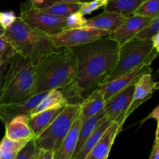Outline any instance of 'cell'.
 <instances>
[{
  "instance_id": "7a4b0ae2",
  "label": "cell",
  "mask_w": 159,
  "mask_h": 159,
  "mask_svg": "<svg viewBox=\"0 0 159 159\" xmlns=\"http://www.w3.org/2000/svg\"><path fill=\"white\" fill-rule=\"evenodd\" d=\"M76 57L71 48H58L37 65L34 94L66 87L76 73Z\"/></svg>"
},
{
  "instance_id": "d4e9b609",
  "label": "cell",
  "mask_w": 159,
  "mask_h": 159,
  "mask_svg": "<svg viewBox=\"0 0 159 159\" xmlns=\"http://www.w3.org/2000/svg\"><path fill=\"white\" fill-rule=\"evenodd\" d=\"M134 14L151 18L159 16V0H146L135 10Z\"/></svg>"
},
{
  "instance_id": "60d3db41",
  "label": "cell",
  "mask_w": 159,
  "mask_h": 159,
  "mask_svg": "<svg viewBox=\"0 0 159 159\" xmlns=\"http://www.w3.org/2000/svg\"><path fill=\"white\" fill-rule=\"evenodd\" d=\"M5 31H6V30H5L4 28L1 26V24H0V35H4Z\"/></svg>"
},
{
  "instance_id": "44dd1931",
  "label": "cell",
  "mask_w": 159,
  "mask_h": 159,
  "mask_svg": "<svg viewBox=\"0 0 159 159\" xmlns=\"http://www.w3.org/2000/svg\"><path fill=\"white\" fill-rule=\"evenodd\" d=\"M67 101L60 89H54L48 92L46 96L41 100L40 103L33 109L30 115L39 113L48 109L66 106Z\"/></svg>"
},
{
  "instance_id": "4dcf8cb0",
  "label": "cell",
  "mask_w": 159,
  "mask_h": 159,
  "mask_svg": "<svg viewBox=\"0 0 159 159\" xmlns=\"http://www.w3.org/2000/svg\"><path fill=\"white\" fill-rule=\"evenodd\" d=\"M15 53L13 48L4 35H0V59L4 62H9Z\"/></svg>"
},
{
  "instance_id": "ffe728a7",
  "label": "cell",
  "mask_w": 159,
  "mask_h": 159,
  "mask_svg": "<svg viewBox=\"0 0 159 159\" xmlns=\"http://www.w3.org/2000/svg\"><path fill=\"white\" fill-rule=\"evenodd\" d=\"M107 119V116H106L105 112L102 110L100 112H99L98 114H96V115H93V116L90 117V118H87V119L84 120V121L82 122V125H81L80 130H79L77 145H76L75 150V152L74 154H73L72 159H74V157L77 155V154L79 152L81 148L82 147V146H83V144L85 143V142L86 141L87 139L89 138V137L94 132L95 129H96L101 123H102Z\"/></svg>"
},
{
  "instance_id": "f1b7e54d",
  "label": "cell",
  "mask_w": 159,
  "mask_h": 159,
  "mask_svg": "<svg viewBox=\"0 0 159 159\" xmlns=\"http://www.w3.org/2000/svg\"><path fill=\"white\" fill-rule=\"evenodd\" d=\"M65 20L67 30H68L85 27L87 19H85V16L82 15L79 12H76L65 17Z\"/></svg>"
},
{
  "instance_id": "8d00e7d4",
  "label": "cell",
  "mask_w": 159,
  "mask_h": 159,
  "mask_svg": "<svg viewBox=\"0 0 159 159\" xmlns=\"http://www.w3.org/2000/svg\"><path fill=\"white\" fill-rule=\"evenodd\" d=\"M149 118H154V119L156 120L157 123L158 124L159 123V106L158 105L156 106L155 108L153 109V111H152V112H151V113L149 114L145 118H144V119L141 121V123H144V122L148 120Z\"/></svg>"
},
{
  "instance_id": "f35d334b",
  "label": "cell",
  "mask_w": 159,
  "mask_h": 159,
  "mask_svg": "<svg viewBox=\"0 0 159 159\" xmlns=\"http://www.w3.org/2000/svg\"><path fill=\"white\" fill-rule=\"evenodd\" d=\"M17 152H6L0 157V159H14Z\"/></svg>"
},
{
  "instance_id": "83f0119b",
  "label": "cell",
  "mask_w": 159,
  "mask_h": 159,
  "mask_svg": "<svg viewBox=\"0 0 159 159\" xmlns=\"http://www.w3.org/2000/svg\"><path fill=\"white\" fill-rule=\"evenodd\" d=\"M38 150L39 148L37 147L34 143V139H32L17 151L14 159H32Z\"/></svg>"
},
{
  "instance_id": "8992f818",
  "label": "cell",
  "mask_w": 159,
  "mask_h": 159,
  "mask_svg": "<svg viewBox=\"0 0 159 159\" xmlns=\"http://www.w3.org/2000/svg\"><path fill=\"white\" fill-rule=\"evenodd\" d=\"M80 105H66L55 119L41 133L34 138L37 147L55 152L79 116Z\"/></svg>"
},
{
  "instance_id": "b9f144b4",
  "label": "cell",
  "mask_w": 159,
  "mask_h": 159,
  "mask_svg": "<svg viewBox=\"0 0 159 159\" xmlns=\"http://www.w3.org/2000/svg\"><path fill=\"white\" fill-rule=\"evenodd\" d=\"M39 150H40V149H39ZM39 150H38V151H37V154H36V155H35V156H34V157H33V158H32V159H37V155H38V152H39Z\"/></svg>"
},
{
  "instance_id": "6da1fadb",
  "label": "cell",
  "mask_w": 159,
  "mask_h": 159,
  "mask_svg": "<svg viewBox=\"0 0 159 159\" xmlns=\"http://www.w3.org/2000/svg\"><path fill=\"white\" fill-rule=\"evenodd\" d=\"M119 48L108 36L71 47L77 63L75 76L68 85L60 89L68 105H81L103 84L117 62Z\"/></svg>"
},
{
  "instance_id": "836d02e7",
  "label": "cell",
  "mask_w": 159,
  "mask_h": 159,
  "mask_svg": "<svg viewBox=\"0 0 159 159\" xmlns=\"http://www.w3.org/2000/svg\"><path fill=\"white\" fill-rule=\"evenodd\" d=\"M93 1V0H45L43 4L40 6V8L46 7V6H50L51 4H54L56 2H69V3H79V4H82V3L88 2Z\"/></svg>"
},
{
  "instance_id": "e575fe53",
  "label": "cell",
  "mask_w": 159,
  "mask_h": 159,
  "mask_svg": "<svg viewBox=\"0 0 159 159\" xmlns=\"http://www.w3.org/2000/svg\"><path fill=\"white\" fill-rule=\"evenodd\" d=\"M150 159H159V138H158V124L157 125L156 132H155V144L152 148Z\"/></svg>"
},
{
  "instance_id": "2e32d148",
  "label": "cell",
  "mask_w": 159,
  "mask_h": 159,
  "mask_svg": "<svg viewBox=\"0 0 159 159\" xmlns=\"http://www.w3.org/2000/svg\"><path fill=\"white\" fill-rule=\"evenodd\" d=\"M125 19V17L117 12L104 10L96 17L87 19L85 26L113 32Z\"/></svg>"
},
{
  "instance_id": "ba28073f",
  "label": "cell",
  "mask_w": 159,
  "mask_h": 159,
  "mask_svg": "<svg viewBox=\"0 0 159 159\" xmlns=\"http://www.w3.org/2000/svg\"><path fill=\"white\" fill-rule=\"evenodd\" d=\"M111 32L92 27L75 28L61 31L51 36L53 43L57 48H71L85 45L109 36Z\"/></svg>"
},
{
  "instance_id": "277c9868",
  "label": "cell",
  "mask_w": 159,
  "mask_h": 159,
  "mask_svg": "<svg viewBox=\"0 0 159 159\" xmlns=\"http://www.w3.org/2000/svg\"><path fill=\"white\" fill-rule=\"evenodd\" d=\"M4 36L16 53L30 59L35 65L58 48L51 36L29 26L20 17L6 28Z\"/></svg>"
},
{
  "instance_id": "3957f363",
  "label": "cell",
  "mask_w": 159,
  "mask_h": 159,
  "mask_svg": "<svg viewBox=\"0 0 159 159\" xmlns=\"http://www.w3.org/2000/svg\"><path fill=\"white\" fill-rule=\"evenodd\" d=\"M37 82V65L30 59L14 53L4 76L0 104L20 103L34 96Z\"/></svg>"
},
{
  "instance_id": "4fadbf2b",
  "label": "cell",
  "mask_w": 159,
  "mask_h": 159,
  "mask_svg": "<svg viewBox=\"0 0 159 159\" xmlns=\"http://www.w3.org/2000/svg\"><path fill=\"white\" fill-rule=\"evenodd\" d=\"M48 91L37 94L29 99L20 103L9 104H0V119L4 124L18 115H30L36 106L46 96Z\"/></svg>"
},
{
  "instance_id": "52a82bcc",
  "label": "cell",
  "mask_w": 159,
  "mask_h": 159,
  "mask_svg": "<svg viewBox=\"0 0 159 159\" xmlns=\"http://www.w3.org/2000/svg\"><path fill=\"white\" fill-rule=\"evenodd\" d=\"M20 18L30 27L51 36L67 30L66 20L42 11L30 0L22 3Z\"/></svg>"
},
{
  "instance_id": "cb8c5ba5",
  "label": "cell",
  "mask_w": 159,
  "mask_h": 159,
  "mask_svg": "<svg viewBox=\"0 0 159 159\" xmlns=\"http://www.w3.org/2000/svg\"><path fill=\"white\" fill-rule=\"evenodd\" d=\"M82 4L69 2H56L46 7L40 8L42 11L59 17H68L74 12H79Z\"/></svg>"
},
{
  "instance_id": "ab89813d",
  "label": "cell",
  "mask_w": 159,
  "mask_h": 159,
  "mask_svg": "<svg viewBox=\"0 0 159 159\" xmlns=\"http://www.w3.org/2000/svg\"><path fill=\"white\" fill-rule=\"evenodd\" d=\"M32 4H34V6H36L37 7L40 8L42 5L43 4V2H45V0H30Z\"/></svg>"
},
{
  "instance_id": "d590c367",
  "label": "cell",
  "mask_w": 159,
  "mask_h": 159,
  "mask_svg": "<svg viewBox=\"0 0 159 159\" xmlns=\"http://www.w3.org/2000/svg\"><path fill=\"white\" fill-rule=\"evenodd\" d=\"M37 159H54V152L40 149L37 155Z\"/></svg>"
},
{
  "instance_id": "7bdbcfd3",
  "label": "cell",
  "mask_w": 159,
  "mask_h": 159,
  "mask_svg": "<svg viewBox=\"0 0 159 159\" xmlns=\"http://www.w3.org/2000/svg\"><path fill=\"white\" fill-rule=\"evenodd\" d=\"M105 159H108V158H105Z\"/></svg>"
},
{
  "instance_id": "8fae6325",
  "label": "cell",
  "mask_w": 159,
  "mask_h": 159,
  "mask_svg": "<svg viewBox=\"0 0 159 159\" xmlns=\"http://www.w3.org/2000/svg\"><path fill=\"white\" fill-rule=\"evenodd\" d=\"M152 19L153 18L151 17L133 14L126 18L125 20L115 31L111 32L108 37L115 41L119 46H121L130 39L136 37L137 34L143 28L145 27L152 21Z\"/></svg>"
},
{
  "instance_id": "f546056e",
  "label": "cell",
  "mask_w": 159,
  "mask_h": 159,
  "mask_svg": "<svg viewBox=\"0 0 159 159\" xmlns=\"http://www.w3.org/2000/svg\"><path fill=\"white\" fill-rule=\"evenodd\" d=\"M107 2L108 0H93L88 2L82 3L79 12L83 16L88 15L100 8L104 9V7L107 6Z\"/></svg>"
},
{
  "instance_id": "9a60e30c",
  "label": "cell",
  "mask_w": 159,
  "mask_h": 159,
  "mask_svg": "<svg viewBox=\"0 0 159 159\" xmlns=\"http://www.w3.org/2000/svg\"><path fill=\"white\" fill-rule=\"evenodd\" d=\"M28 118L29 115H18L6 123L5 136L14 141L30 140L35 138V135L28 125Z\"/></svg>"
},
{
  "instance_id": "e0dca14e",
  "label": "cell",
  "mask_w": 159,
  "mask_h": 159,
  "mask_svg": "<svg viewBox=\"0 0 159 159\" xmlns=\"http://www.w3.org/2000/svg\"><path fill=\"white\" fill-rule=\"evenodd\" d=\"M82 123V122L78 116L62 140L61 146L54 152V159H72L73 154L77 145Z\"/></svg>"
},
{
  "instance_id": "d6986e66",
  "label": "cell",
  "mask_w": 159,
  "mask_h": 159,
  "mask_svg": "<svg viewBox=\"0 0 159 159\" xmlns=\"http://www.w3.org/2000/svg\"><path fill=\"white\" fill-rule=\"evenodd\" d=\"M105 99L98 89L87 97L80 105L79 118L82 122L103 110Z\"/></svg>"
},
{
  "instance_id": "ac0fdd59",
  "label": "cell",
  "mask_w": 159,
  "mask_h": 159,
  "mask_svg": "<svg viewBox=\"0 0 159 159\" xmlns=\"http://www.w3.org/2000/svg\"><path fill=\"white\" fill-rule=\"evenodd\" d=\"M65 106L48 109L34 115H29L28 125L33 131L35 137L40 135L48 126L56 118V117L63 111Z\"/></svg>"
},
{
  "instance_id": "5bb4252c",
  "label": "cell",
  "mask_w": 159,
  "mask_h": 159,
  "mask_svg": "<svg viewBox=\"0 0 159 159\" xmlns=\"http://www.w3.org/2000/svg\"><path fill=\"white\" fill-rule=\"evenodd\" d=\"M121 131V128L115 122H113L104 132L99 141L89 152L85 159H105L108 158L110 149L115 138Z\"/></svg>"
},
{
  "instance_id": "4316f807",
  "label": "cell",
  "mask_w": 159,
  "mask_h": 159,
  "mask_svg": "<svg viewBox=\"0 0 159 159\" xmlns=\"http://www.w3.org/2000/svg\"><path fill=\"white\" fill-rule=\"evenodd\" d=\"M29 140H20L14 141L8 139L5 136L0 142V157L6 152H17L21 147H23Z\"/></svg>"
},
{
  "instance_id": "74e56055",
  "label": "cell",
  "mask_w": 159,
  "mask_h": 159,
  "mask_svg": "<svg viewBox=\"0 0 159 159\" xmlns=\"http://www.w3.org/2000/svg\"><path fill=\"white\" fill-rule=\"evenodd\" d=\"M151 40H152V45H153V47L155 48V49H156L157 51H159V34L154 36Z\"/></svg>"
},
{
  "instance_id": "1f68e13d",
  "label": "cell",
  "mask_w": 159,
  "mask_h": 159,
  "mask_svg": "<svg viewBox=\"0 0 159 159\" xmlns=\"http://www.w3.org/2000/svg\"><path fill=\"white\" fill-rule=\"evenodd\" d=\"M16 17L13 11L0 12V24L5 30L10 26L15 21Z\"/></svg>"
},
{
  "instance_id": "7402d4cb",
  "label": "cell",
  "mask_w": 159,
  "mask_h": 159,
  "mask_svg": "<svg viewBox=\"0 0 159 159\" xmlns=\"http://www.w3.org/2000/svg\"><path fill=\"white\" fill-rule=\"evenodd\" d=\"M146 0H108L104 10L121 14L126 18L134 14L137 9Z\"/></svg>"
},
{
  "instance_id": "7c38bea8",
  "label": "cell",
  "mask_w": 159,
  "mask_h": 159,
  "mask_svg": "<svg viewBox=\"0 0 159 159\" xmlns=\"http://www.w3.org/2000/svg\"><path fill=\"white\" fill-rule=\"evenodd\" d=\"M152 73H147L142 75L134 84L133 98L130 108L127 111V117H128L144 101L152 98L153 94L158 89V82L154 80Z\"/></svg>"
},
{
  "instance_id": "30bf717a",
  "label": "cell",
  "mask_w": 159,
  "mask_h": 159,
  "mask_svg": "<svg viewBox=\"0 0 159 159\" xmlns=\"http://www.w3.org/2000/svg\"><path fill=\"white\" fill-rule=\"evenodd\" d=\"M147 73H152L151 65H140L116 79L104 83L97 89L101 92L104 99L107 100L123 89L134 84L142 75Z\"/></svg>"
},
{
  "instance_id": "5b68a950",
  "label": "cell",
  "mask_w": 159,
  "mask_h": 159,
  "mask_svg": "<svg viewBox=\"0 0 159 159\" xmlns=\"http://www.w3.org/2000/svg\"><path fill=\"white\" fill-rule=\"evenodd\" d=\"M159 51L155 49L151 39L141 40L134 37L120 46L116 65L103 84L142 65H152Z\"/></svg>"
},
{
  "instance_id": "9c48e42d",
  "label": "cell",
  "mask_w": 159,
  "mask_h": 159,
  "mask_svg": "<svg viewBox=\"0 0 159 159\" xmlns=\"http://www.w3.org/2000/svg\"><path fill=\"white\" fill-rule=\"evenodd\" d=\"M134 91V84L123 89L109 99L105 100L103 111L106 116L112 122L117 123L121 129L127 118V113L131 104Z\"/></svg>"
},
{
  "instance_id": "603a6c76",
  "label": "cell",
  "mask_w": 159,
  "mask_h": 159,
  "mask_svg": "<svg viewBox=\"0 0 159 159\" xmlns=\"http://www.w3.org/2000/svg\"><path fill=\"white\" fill-rule=\"evenodd\" d=\"M112 123H113V122H112L111 120L107 118L106 121H104L103 123H101V124L95 129L94 132L89 137V138L87 139L86 141L85 142V143H84L83 146H82V147L81 148V150L79 151V152L78 153L77 155L74 157V159H85V157H86V155L89 154V152L92 150V148L96 145V143L99 141V139H100L101 137L102 136V134H103L104 132L107 130V128L111 125Z\"/></svg>"
},
{
  "instance_id": "484cf974",
  "label": "cell",
  "mask_w": 159,
  "mask_h": 159,
  "mask_svg": "<svg viewBox=\"0 0 159 159\" xmlns=\"http://www.w3.org/2000/svg\"><path fill=\"white\" fill-rule=\"evenodd\" d=\"M158 34H159V16L154 17L152 21L137 34L136 37L141 40H148L152 39Z\"/></svg>"
},
{
  "instance_id": "d6a6232c",
  "label": "cell",
  "mask_w": 159,
  "mask_h": 159,
  "mask_svg": "<svg viewBox=\"0 0 159 159\" xmlns=\"http://www.w3.org/2000/svg\"><path fill=\"white\" fill-rule=\"evenodd\" d=\"M8 65H9V62H4L0 59V101H1L5 73H6Z\"/></svg>"
}]
</instances>
